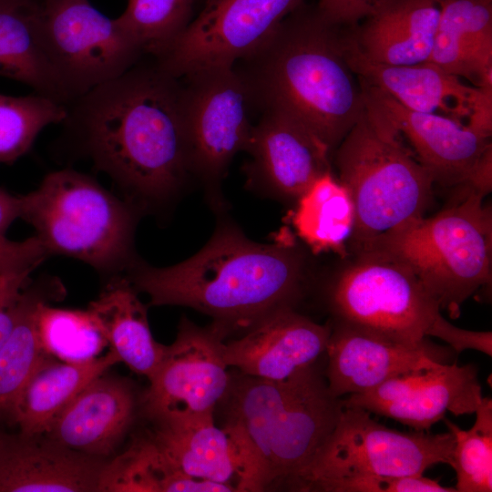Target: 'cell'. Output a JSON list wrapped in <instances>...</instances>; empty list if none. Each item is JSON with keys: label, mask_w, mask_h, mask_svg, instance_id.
Segmentation results:
<instances>
[{"label": "cell", "mask_w": 492, "mask_h": 492, "mask_svg": "<svg viewBox=\"0 0 492 492\" xmlns=\"http://www.w3.org/2000/svg\"><path fill=\"white\" fill-rule=\"evenodd\" d=\"M358 82L365 106L408 142L435 184H466L492 149L491 136L448 118L406 108L380 89L359 78Z\"/></svg>", "instance_id": "16"}, {"label": "cell", "mask_w": 492, "mask_h": 492, "mask_svg": "<svg viewBox=\"0 0 492 492\" xmlns=\"http://www.w3.org/2000/svg\"><path fill=\"white\" fill-rule=\"evenodd\" d=\"M324 492H456L423 475L402 477H357L329 484Z\"/></svg>", "instance_id": "35"}, {"label": "cell", "mask_w": 492, "mask_h": 492, "mask_svg": "<svg viewBox=\"0 0 492 492\" xmlns=\"http://www.w3.org/2000/svg\"><path fill=\"white\" fill-rule=\"evenodd\" d=\"M41 36L69 103L124 74L144 55L136 39L88 0H43Z\"/></svg>", "instance_id": "10"}, {"label": "cell", "mask_w": 492, "mask_h": 492, "mask_svg": "<svg viewBox=\"0 0 492 492\" xmlns=\"http://www.w3.org/2000/svg\"><path fill=\"white\" fill-rule=\"evenodd\" d=\"M348 64L356 77L414 111L451 118L491 136L492 87L466 85L430 62L391 66L362 56L344 29Z\"/></svg>", "instance_id": "15"}, {"label": "cell", "mask_w": 492, "mask_h": 492, "mask_svg": "<svg viewBox=\"0 0 492 492\" xmlns=\"http://www.w3.org/2000/svg\"><path fill=\"white\" fill-rule=\"evenodd\" d=\"M305 0H206L187 28L153 58L176 78L234 67L258 50Z\"/></svg>", "instance_id": "11"}, {"label": "cell", "mask_w": 492, "mask_h": 492, "mask_svg": "<svg viewBox=\"0 0 492 492\" xmlns=\"http://www.w3.org/2000/svg\"><path fill=\"white\" fill-rule=\"evenodd\" d=\"M179 79L190 170L216 180L233 157L248 149L254 126L249 88L235 67Z\"/></svg>", "instance_id": "12"}, {"label": "cell", "mask_w": 492, "mask_h": 492, "mask_svg": "<svg viewBox=\"0 0 492 492\" xmlns=\"http://www.w3.org/2000/svg\"><path fill=\"white\" fill-rule=\"evenodd\" d=\"M330 304L337 321L408 343H425L441 315L411 269L382 251L357 254L333 283Z\"/></svg>", "instance_id": "9"}, {"label": "cell", "mask_w": 492, "mask_h": 492, "mask_svg": "<svg viewBox=\"0 0 492 492\" xmlns=\"http://www.w3.org/2000/svg\"><path fill=\"white\" fill-rule=\"evenodd\" d=\"M181 80L139 61L67 106L62 124L95 167L129 193L165 198L190 170Z\"/></svg>", "instance_id": "1"}, {"label": "cell", "mask_w": 492, "mask_h": 492, "mask_svg": "<svg viewBox=\"0 0 492 492\" xmlns=\"http://www.w3.org/2000/svg\"><path fill=\"white\" fill-rule=\"evenodd\" d=\"M454 445L449 430L404 433L380 425L364 409L343 406L300 491H323L350 477L423 475L436 464L450 465Z\"/></svg>", "instance_id": "8"}, {"label": "cell", "mask_w": 492, "mask_h": 492, "mask_svg": "<svg viewBox=\"0 0 492 492\" xmlns=\"http://www.w3.org/2000/svg\"><path fill=\"white\" fill-rule=\"evenodd\" d=\"M67 106L36 92L0 94V163L12 164L33 146L47 126L62 123Z\"/></svg>", "instance_id": "31"}, {"label": "cell", "mask_w": 492, "mask_h": 492, "mask_svg": "<svg viewBox=\"0 0 492 492\" xmlns=\"http://www.w3.org/2000/svg\"><path fill=\"white\" fill-rule=\"evenodd\" d=\"M154 441L187 476L236 487L238 457L227 432L214 416L154 422ZM237 490V488H236Z\"/></svg>", "instance_id": "27"}, {"label": "cell", "mask_w": 492, "mask_h": 492, "mask_svg": "<svg viewBox=\"0 0 492 492\" xmlns=\"http://www.w3.org/2000/svg\"><path fill=\"white\" fill-rule=\"evenodd\" d=\"M330 333L331 325L286 307L261 319L239 338L224 342L223 358L242 374L282 381L318 363L325 354Z\"/></svg>", "instance_id": "17"}, {"label": "cell", "mask_w": 492, "mask_h": 492, "mask_svg": "<svg viewBox=\"0 0 492 492\" xmlns=\"http://www.w3.org/2000/svg\"><path fill=\"white\" fill-rule=\"evenodd\" d=\"M50 254L36 237L21 241L0 239V273L34 271Z\"/></svg>", "instance_id": "37"}, {"label": "cell", "mask_w": 492, "mask_h": 492, "mask_svg": "<svg viewBox=\"0 0 492 492\" xmlns=\"http://www.w3.org/2000/svg\"><path fill=\"white\" fill-rule=\"evenodd\" d=\"M233 371L216 409L237 453V491H300L338 422L342 398L317 363L282 381Z\"/></svg>", "instance_id": "2"}, {"label": "cell", "mask_w": 492, "mask_h": 492, "mask_svg": "<svg viewBox=\"0 0 492 492\" xmlns=\"http://www.w3.org/2000/svg\"><path fill=\"white\" fill-rule=\"evenodd\" d=\"M325 355L328 388L340 398L436 362L444 363L427 341L404 343L342 321L331 326Z\"/></svg>", "instance_id": "18"}, {"label": "cell", "mask_w": 492, "mask_h": 492, "mask_svg": "<svg viewBox=\"0 0 492 492\" xmlns=\"http://www.w3.org/2000/svg\"><path fill=\"white\" fill-rule=\"evenodd\" d=\"M32 272L0 273V349L14 328Z\"/></svg>", "instance_id": "36"}, {"label": "cell", "mask_w": 492, "mask_h": 492, "mask_svg": "<svg viewBox=\"0 0 492 492\" xmlns=\"http://www.w3.org/2000/svg\"><path fill=\"white\" fill-rule=\"evenodd\" d=\"M195 0H128L118 22L136 39L144 55H161L193 19Z\"/></svg>", "instance_id": "33"}, {"label": "cell", "mask_w": 492, "mask_h": 492, "mask_svg": "<svg viewBox=\"0 0 492 492\" xmlns=\"http://www.w3.org/2000/svg\"><path fill=\"white\" fill-rule=\"evenodd\" d=\"M4 434H5V433H3L2 431H0V440H1V438L3 437Z\"/></svg>", "instance_id": "41"}, {"label": "cell", "mask_w": 492, "mask_h": 492, "mask_svg": "<svg viewBox=\"0 0 492 492\" xmlns=\"http://www.w3.org/2000/svg\"><path fill=\"white\" fill-rule=\"evenodd\" d=\"M87 310L119 361L149 380L159 367L167 345L152 335L147 309L126 278H114Z\"/></svg>", "instance_id": "26"}, {"label": "cell", "mask_w": 492, "mask_h": 492, "mask_svg": "<svg viewBox=\"0 0 492 492\" xmlns=\"http://www.w3.org/2000/svg\"><path fill=\"white\" fill-rule=\"evenodd\" d=\"M235 67L254 106L277 109L312 131L333 153L365 109L344 46V27L303 3Z\"/></svg>", "instance_id": "3"}, {"label": "cell", "mask_w": 492, "mask_h": 492, "mask_svg": "<svg viewBox=\"0 0 492 492\" xmlns=\"http://www.w3.org/2000/svg\"><path fill=\"white\" fill-rule=\"evenodd\" d=\"M227 333L212 323L201 328L182 320L173 343L142 398L149 419H186L214 416L231 378L223 358Z\"/></svg>", "instance_id": "13"}, {"label": "cell", "mask_w": 492, "mask_h": 492, "mask_svg": "<svg viewBox=\"0 0 492 492\" xmlns=\"http://www.w3.org/2000/svg\"><path fill=\"white\" fill-rule=\"evenodd\" d=\"M471 428L461 429L446 419L454 435L450 466L455 469L456 492L492 491V401L483 397Z\"/></svg>", "instance_id": "32"}, {"label": "cell", "mask_w": 492, "mask_h": 492, "mask_svg": "<svg viewBox=\"0 0 492 492\" xmlns=\"http://www.w3.org/2000/svg\"><path fill=\"white\" fill-rule=\"evenodd\" d=\"M106 459L67 448L45 435L4 434L0 492L100 491Z\"/></svg>", "instance_id": "19"}, {"label": "cell", "mask_w": 492, "mask_h": 492, "mask_svg": "<svg viewBox=\"0 0 492 492\" xmlns=\"http://www.w3.org/2000/svg\"><path fill=\"white\" fill-rule=\"evenodd\" d=\"M466 193L459 202L407 222L368 251L404 262L450 317H457L463 302L491 279V208L482 194L468 187Z\"/></svg>", "instance_id": "6"}, {"label": "cell", "mask_w": 492, "mask_h": 492, "mask_svg": "<svg viewBox=\"0 0 492 492\" xmlns=\"http://www.w3.org/2000/svg\"><path fill=\"white\" fill-rule=\"evenodd\" d=\"M340 181L354 207L351 242L357 254L424 216L434 181L396 131L365 109L335 149Z\"/></svg>", "instance_id": "5"}, {"label": "cell", "mask_w": 492, "mask_h": 492, "mask_svg": "<svg viewBox=\"0 0 492 492\" xmlns=\"http://www.w3.org/2000/svg\"><path fill=\"white\" fill-rule=\"evenodd\" d=\"M20 218L33 226L49 254L115 272L129 261L134 218L128 205L91 177L63 169L19 195Z\"/></svg>", "instance_id": "7"}, {"label": "cell", "mask_w": 492, "mask_h": 492, "mask_svg": "<svg viewBox=\"0 0 492 492\" xmlns=\"http://www.w3.org/2000/svg\"><path fill=\"white\" fill-rule=\"evenodd\" d=\"M61 285L55 279L27 285L20 311L5 343L0 349V421L11 422L12 413L24 386L47 354L38 330V310L56 297Z\"/></svg>", "instance_id": "28"}, {"label": "cell", "mask_w": 492, "mask_h": 492, "mask_svg": "<svg viewBox=\"0 0 492 492\" xmlns=\"http://www.w3.org/2000/svg\"><path fill=\"white\" fill-rule=\"evenodd\" d=\"M440 14L427 62L475 87H492V0H438Z\"/></svg>", "instance_id": "23"}, {"label": "cell", "mask_w": 492, "mask_h": 492, "mask_svg": "<svg viewBox=\"0 0 492 492\" xmlns=\"http://www.w3.org/2000/svg\"><path fill=\"white\" fill-rule=\"evenodd\" d=\"M152 305H179L210 316L229 335L270 313L294 307L304 282L302 255L285 244H260L238 231H219L178 264L133 266L128 278Z\"/></svg>", "instance_id": "4"}, {"label": "cell", "mask_w": 492, "mask_h": 492, "mask_svg": "<svg viewBox=\"0 0 492 492\" xmlns=\"http://www.w3.org/2000/svg\"><path fill=\"white\" fill-rule=\"evenodd\" d=\"M17 218H20L19 196L0 188V239L5 238L8 228Z\"/></svg>", "instance_id": "40"}, {"label": "cell", "mask_w": 492, "mask_h": 492, "mask_svg": "<svg viewBox=\"0 0 492 492\" xmlns=\"http://www.w3.org/2000/svg\"><path fill=\"white\" fill-rule=\"evenodd\" d=\"M43 0H0V77L67 106L69 99L46 54Z\"/></svg>", "instance_id": "25"}, {"label": "cell", "mask_w": 492, "mask_h": 492, "mask_svg": "<svg viewBox=\"0 0 492 492\" xmlns=\"http://www.w3.org/2000/svg\"><path fill=\"white\" fill-rule=\"evenodd\" d=\"M222 488L220 483L182 473L149 434L108 462L100 491L220 492Z\"/></svg>", "instance_id": "29"}, {"label": "cell", "mask_w": 492, "mask_h": 492, "mask_svg": "<svg viewBox=\"0 0 492 492\" xmlns=\"http://www.w3.org/2000/svg\"><path fill=\"white\" fill-rule=\"evenodd\" d=\"M297 200L293 226L313 251H340L350 241L354 226L353 200L331 170L318 177Z\"/></svg>", "instance_id": "30"}, {"label": "cell", "mask_w": 492, "mask_h": 492, "mask_svg": "<svg viewBox=\"0 0 492 492\" xmlns=\"http://www.w3.org/2000/svg\"><path fill=\"white\" fill-rule=\"evenodd\" d=\"M136 409L132 385L104 373L70 401L45 436L72 450L107 458L132 425Z\"/></svg>", "instance_id": "21"}, {"label": "cell", "mask_w": 492, "mask_h": 492, "mask_svg": "<svg viewBox=\"0 0 492 492\" xmlns=\"http://www.w3.org/2000/svg\"><path fill=\"white\" fill-rule=\"evenodd\" d=\"M47 302L40 305L37 318L45 352L64 361L97 357L107 341L89 311L54 308Z\"/></svg>", "instance_id": "34"}, {"label": "cell", "mask_w": 492, "mask_h": 492, "mask_svg": "<svg viewBox=\"0 0 492 492\" xmlns=\"http://www.w3.org/2000/svg\"><path fill=\"white\" fill-rule=\"evenodd\" d=\"M438 0H386L352 27L353 47L365 59L384 65L427 62L439 20Z\"/></svg>", "instance_id": "22"}, {"label": "cell", "mask_w": 492, "mask_h": 492, "mask_svg": "<svg viewBox=\"0 0 492 492\" xmlns=\"http://www.w3.org/2000/svg\"><path fill=\"white\" fill-rule=\"evenodd\" d=\"M474 364H434L393 377L374 388L347 395L345 407H359L428 432L447 412L474 414L482 399Z\"/></svg>", "instance_id": "14"}, {"label": "cell", "mask_w": 492, "mask_h": 492, "mask_svg": "<svg viewBox=\"0 0 492 492\" xmlns=\"http://www.w3.org/2000/svg\"><path fill=\"white\" fill-rule=\"evenodd\" d=\"M119 362L112 350L84 361H58L46 354L18 396L11 423L17 425L21 434L45 435L60 412L90 381Z\"/></svg>", "instance_id": "24"}, {"label": "cell", "mask_w": 492, "mask_h": 492, "mask_svg": "<svg viewBox=\"0 0 492 492\" xmlns=\"http://www.w3.org/2000/svg\"><path fill=\"white\" fill-rule=\"evenodd\" d=\"M384 1H386V0H383V3H384Z\"/></svg>", "instance_id": "42"}, {"label": "cell", "mask_w": 492, "mask_h": 492, "mask_svg": "<svg viewBox=\"0 0 492 492\" xmlns=\"http://www.w3.org/2000/svg\"><path fill=\"white\" fill-rule=\"evenodd\" d=\"M246 151L251 170L276 192L298 197L331 170L329 149L305 126L272 108L261 110Z\"/></svg>", "instance_id": "20"}, {"label": "cell", "mask_w": 492, "mask_h": 492, "mask_svg": "<svg viewBox=\"0 0 492 492\" xmlns=\"http://www.w3.org/2000/svg\"><path fill=\"white\" fill-rule=\"evenodd\" d=\"M383 0H318L320 13L331 23L352 27L371 15Z\"/></svg>", "instance_id": "39"}, {"label": "cell", "mask_w": 492, "mask_h": 492, "mask_svg": "<svg viewBox=\"0 0 492 492\" xmlns=\"http://www.w3.org/2000/svg\"><path fill=\"white\" fill-rule=\"evenodd\" d=\"M429 336L447 343L455 351L477 350L489 356L492 354L491 332L468 331L453 325L442 314L434 323Z\"/></svg>", "instance_id": "38"}]
</instances>
